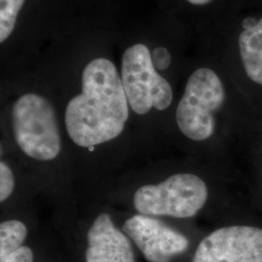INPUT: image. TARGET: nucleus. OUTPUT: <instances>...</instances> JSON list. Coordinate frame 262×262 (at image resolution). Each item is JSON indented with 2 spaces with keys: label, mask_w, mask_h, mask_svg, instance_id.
Wrapping results in <instances>:
<instances>
[{
  "label": "nucleus",
  "mask_w": 262,
  "mask_h": 262,
  "mask_svg": "<svg viewBox=\"0 0 262 262\" xmlns=\"http://www.w3.org/2000/svg\"><path fill=\"white\" fill-rule=\"evenodd\" d=\"M150 262H170L188 247L187 238L151 215H136L122 226Z\"/></svg>",
  "instance_id": "nucleus-7"
},
{
  "label": "nucleus",
  "mask_w": 262,
  "mask_h": 262,
  "mask_svg": "<svg viewBox=\"0 0 262 262\" xmlns=\"http://www.w3.org/2000/svg\"><path fill=\"white\" fill-rule=\"evenodd\" d=\"M121 79L128 104L138 115L147 114L151 107L163 111L173 101L171 85L158 73L149 49L143 44L124 52Z\"/></svg>",
  "instance_id": "nucleus-5"
},
{
  "label": "nucleus",
  "mask_w": 262,
  "mask_h": 262,
  "mask_svg": "<svg viewBox=\"0 0 262 262\" xmlns=\"http://www.w3.org/2000/svg\"><path fill=\"white\" fill-rule=\"evenodd\" d=\"M12 127L20 150L31 159H56L61 140L53 105L38 94L23 95L12 108Z\"/></svg>",
  "instance_id": "nucleus-3"
},
{
  "label": "nucleus",
  "mask_w": 262,
  "mask_h": 262,
  "mask_svg": "<svg viewBox=\"0 0 262 262\" xmlns=\"http://www.w3.org/2000/svg\"><path fill=\"white\" fill-rule=\"evenodd\" d=\"M26 0H0V42L13 32L19 11Z\"/></svg>",
  "instance_id": "nucleus-11"
},
{
  "label": "nucleus",
  "mask_w": 262,
  "mask_h": 262,
  "mask_svg": "<svg viewBox=\"0 0 262 262\" xmlns=\"http://www.w3.org/2000/svg\"><path fill=\"white\" fill-rule=\"evenodd\" d=\"M151 59L156 69L165 70L171 63V54L165 47L156 48L151 53Z\"/></svg>",
  "instance_id": "nucleus-13"
},
{
  "label": "nucleus",
  "mask_w": 262,
  "mask_h": 262,
  "mask_svg": "<svg viewBox=\"0 0 262 262\" xmlns=\"http://www.w3.org/2000/svg\"><path fill=\"white\" fill-rule=\"evenodd\" d=\"M88 244L86 262H135L130 241L106 213L94 220L88 232Z\"/></svg>",
  "instance_id": "nucleus-9"
},
{
  "label": "nucleus",
  "mask_w": 262,
  "mask_h": 262,
  "mask_svg": "<svg viewBox=\"0 0 262 262\" xmlns=\"http://www.w3.org/2000/svg\"><path fill=\"white\" fill-rule=\"evenodd\" d=\"M28 236L25 224L17 220H10L0 225V262L23 247Z\"/></svg>",
  "instance_id": "nucleus-10"
},
{
  "label": "nucleus",
  "mask_w": 262,
  "mask_h": 262,
  "mask_svg": "<svg viewBox=\"0 0 262 262\" xmlns=\"http://www.w3.org/2000/svg\"><path fill=\"white\" fill-rule=\"evenodd\" d=\"M261 8L252 10L249 4L236 14L233 30V54L237 68L245 78L262 88Z\"/></svg>",
  "instance_id": "nucleus-8"
},
{
  "label": "nucleus",
  "mask_w": 262,
  "mask_h": 262,
  "mask_svg": "<svg viewBox=\"0 0 262 262\" xmlns=\"http://www.w3.org/2000/svg\"><path fill=\"white\" fill-rule=\"evenodd\" d=\"M15 187V180L9 166L1 162L0 163V201H5L12 194Z\"/></svg>",
  "instance_id": "nucleus-12"
},
{
  "label": "nucleus",
  "mask_w": 262,
  "mask_h": 262,
  "mask_svg": "<svg viewBox=\"0 0 262 262\" xmlns=\"http://www.w3.org/2000/svg\"><path fill=\"white\" fill-rule=\"evenodd\" d=\"M3 262H33V253L30 248L23 246Z\"/></svg>",
  "instance_id": "nucleus-14"
},
{
  "label": "nucleus",
  "mask_w": 262,
  "mask_h": 262,
  "mask_svg": "<svg viewBox=\"0 0 262 262\" xmlns=\"http://www.w3.org/2000/svg\"><path fill=\"white\" fill-rule=\"evenodd\" d=\"M226 89L214 69L200 67L187 79L176 110L179 129L193 141L209 139L215 132V115L226 101Z\"/></svg>",
  "instance_id": "nucleus-2"
},
{
  "label": "nucleus",
  "mask_w": 262,
  "mask_h": 262,
  "mask_svg": "<svg viewBox=\"0 0 262 262\" xmlns=\"http://www.w3.org/2000/svg\"><path fill=\"white\" fill-rule=\"evenodd\" d=\"M192 262H262V229L251 225L219 228L198 245Z\"/></svg>",
  "instance_id": "nucleus-6"
},
{
  "label": "nucleus",
  "mask_w": 262,
  "mask_h": 262,
  "mask_svg": "<svg viewBox=\"0 0 262 262\" xmlns=\"http://www.w3.org/2000/svg\"><path fill=\"white\" fill-rule=\"evenodd\" d=\"M187 2H188L190 5H193V6H207L209 5L210 3H212L214 0H186ZM240 3H242L243 5H248L250 1L252 0H238Z\"/></svg>",
  "instance_id": "nucleus-15"
},
{
  "label": "nucleus",
  "mask_w": 262,
  "mask_h": 262,
  "mask_svg": "<svg viewBox=\"0 0 262 262\" xmlns=\"http://www.w3.org/2000/svg\"><path fill=\"white\" fill-rule=\"evenodd\" d=\"M128 101L116 66L96 58L84 67L82 94L66 110V125L71 140L92 148L117 138L128 120Z\"/></svg>",
  "instance_id": "nucleus-1"
},
{
  "label": "nucleus",
  "mask_w": 262,
  "mask_h": 262,
  "mask_svg": "<svg viewBox=\"0 0 262 262\" xmlns=\"http://www.w3.org/2000/svg\"><path fill=\"white\" fill-rule=\"evenodd\" d=\"M259 1H260V2H261V3H262V0H259Z\"/></svg>",
  "instance_id": "nucleus-16"
},
{
  "label": "nucleus",
  "mask_w": 262,
  "mask_h": 262,
  "mask_svg": "<svg viewBox=\"0 0 262 262\" xmlns=\"http://www.w3.org/2000/svg\"><path fill=\"white\" fill-rule=\"evenodd\" d=\"M208 194L207 185L200 177L179 173L159 185L141 187L134 194L133 203L142 215L187 219L204 207Z\"/></svg>",
  "instance_id": "nucleus-4"
}]
</instances>
